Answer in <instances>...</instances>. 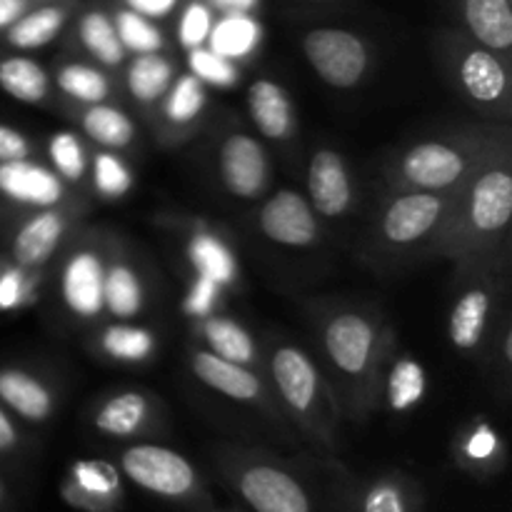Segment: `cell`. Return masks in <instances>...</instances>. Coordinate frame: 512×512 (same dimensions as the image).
<instances>
[{
  "label": "cell",
  "instance_id": "cell-21",
  "mask_svg": "<svg viewBox=\"0 0 512 512\" xmlns=\"http://www.w3.org/2000/svg\"><path fill=\"white\" fill-rule=\"evenodd\" d=\"M308 203L323 220H340L358 200L353 173L335 148H318L308 160Z\"/></svg>",
  "mask_w": 512,
  "mask_h": 512
},
{
  "label": "cell",
  "instance_id": "cell-12",
  "mask_svg": "<svg viewBox=\"0 0 512 512\" xmlns=\"http://www.w3.org/2000/svg\"><path fill=\"white\" fill-rule=\"evenodd\" d=\"M300 48L315 75L335 90L358 88L375 63L370 40L358 30L338 28V25L305 30Z\"/></svg>",
  "mask_w": 512,
  "mask_h": 512
},
{
  "label": "cell",
  "instance_id": "cell-8",
  "mask_svg": "<svg viewBox=\"0 0 512 512\" xmlns=\"http://www.w3.org/2000/svg\"><path fill=\"white\" fill-rule=\"evenodd\" d=\"M453 193H425V190L388 193L370 223L365 255L385 265L428 258L430 245L448 218Z\"/></svg>",
  "mask_w": 512,
  "mask_h": 512
},
{
  "label": "cell",
  "instance_id": "cell-27",
  "mask_svg": "<svg viewBox=\"0 0 512 512\" xmlns=\"http://www.w3.org/2000/svg\"><path fill=\"white\" fill-rule=\"evenodd\" d=\"M463 33L500 55L512 53V0H445Z\"/></svg>",
  "mask_w": 512,
  "mask_h": 512
},
{
  "label": "cell",
  "instance_id": "cell-37",
  "mask_svg": "<svg viewBox=\"0 0 512 512\" xmlns=\"http://www.w3.org/2000/svg\"><path fill=\"white\" fill-rule=\"evenodd\" d=\"M108 10L125 53H155L165 48V35L153 18L128 8L123 0H108Z\"/></svg>",
  "mask_w": 512,
  "mask_h": 512
},
{
  "label": "cell",
  "instance_id": "cell-34",
  "mask_svg": "<svg viewBox=\"0 0 512 512\" xmlns=\"http://www.w3.org/2000/svg\"><path fill=\"white\" fill-rule=\"evenodd\" d=\"M55 88L73 105L108 103L115 95V85L105 68L85 60H63L55 68Z\"/></svg>",
  "mask_w": 512,
  "mask_h": 512
},
{
  "label": "cell",
  "instance_id": "cell-22",
  "mask_svg": "<svg viewBox=\"0 0 512 512\" xmlns=\"http://www.w3.org/2000/svg\"><path fill=\"white\" fill-rule=\"evenodd\" d=\"M58 400L53 378L23 365H0V403L15 420L45 425L58 413Z\"/></svg>",
  "mask_w": 512,
  "mask_h": 512
},
{
  "label": "cell",
  "instance_id": "cell-4",
  "mask_svg": "<svg viewBox=\"0 0 512 512\" xmlns=\"http://www.w3.org/2000/svg\"><path fill=\"white\" fill-rule=\"evenodd\" d=\"M265 355V378L288 418L320 455L340 453V410L320 365L295 343L275 340Z\"/></svg>",
  "mask_w": 512,
  "mask_h": 512
},
{
  "label": "cell",
  "instance_id": "cell-16",
  "mask_svg": "<svg viewBox=\"0 0 512 512\" xmlns=\"http://www.w3.org/2000/svg\"><path fill=\"white\" fill-rule=\"evenodd\" d=\"M215 165H218L220 183L230 198L253 203V200L263 198L268 190L270 173H273L268 150L255 135L245 133V130H228L220 138Z\"/></svg>",
  "mask_w": 512,
  "mask_h": 512
},
{
  "label": "cell",
  "instance_id": "cell-15",
  "mask_svg": "<svg viewBox=\"0 0 512 512\" xmlns=\"http://www.w3.org/2000/svg\"><path fill=\"white\" fill-rule=\"evenodd\" d=\"M168 423L163 403L155 393L140 388L115 390L90 410V428L115 443H140L160 435Z\"/></svg>",
  "mask_w": 512,
  "mask_h": 512
},
{
  "label": "cell",
  "instance_id": "cell-41",
  "mask_svg": "<svg viewBox=\"0 0 512 512\" xmlns=\"http://www.w3.org/2000/svg\"><path fill=\"white\" fill-rule=\"evenodd\" d=\"M90 193L100 195L105 200L125 198L133 190V173L128 163L115 150H98L90 158Z\"/></svg>",
  "mask_w": 512,
  "mask_h": 512
},
{
  "label": "cell",
  "instance_id": "cell-39",
  "mask_svg": "<svg viewBox=\"0 0 512 512\" xmlns=\"http://www.w3.org/2000/svg\"><path fill=\"white\" fill-rule=\"evenodd\" d=\"M260 38L258 23L248 18V13H225L208 35V48L225 58L235 60L248 55Z\"/></svg>",
  "mask_w": 512,
  "mask_h": 512
},
{
  "label": "cell",
  "instance_id": "cell-23",
  "mask_svg": "<svg viewBox=\"0 0 512 512\" xmlns=\"http://www.w3.org/2000/svg\"><path fill=\"white\" fill-rule=\"evenodd\" d=\"M258 228L270 243L283 248H310L320 240V218L298 190H278L263 203Z\"/></svg>",
  "mask_w": 512,
  "mask_h": 512
},
{
  "label": "cell",
  "instance_id": "cell-30",
  "mask_svg": "<svg viewBox=\"0 0 512 512\" xmlns=\"http://www.w3.org/2000/svg\"><path fill=\"white\" fill-rule=\"evenodd\" d=\"M175 78H178V70L163 50L133 55L123 70L125 93L143 113H153L158 108Z\"/></svg>",
  "mask_w": 512,
  "mask_h": 512
},
{
  "label": "cell",
  "instance_id": "cell-24",
  "mask_svg": "<svg viewBox=\"0 0 512 512\" xmlns=\"http://www.w3.org/2000/svg\"><path fill=\"white\" fill-rule=\"evenodd\" d=\"M450 455L455 468L483 483L498 478L508 468V445L498 428L485 418L470 420L458 430L450 445Z\"/></svg>",
  "mask_w": 512,
  "mask_h": 512
},
{
  "label": "cell",
  "instance_id": "cell-17",
  "mask_svg": "<svg viewBox=\"0 0 512 512\" xmlns=\"http://www.w3.org/2000/svg\"><path fill=\"white\" fill-rule=\"evenodd\" d=\"M60 500L78 512H120L125 508L118 465L98 458L73 460L60 480Z\"/></svg>",
  "mask_w": 512,
  "mask_h": 512
},
{
  "label": "cell",
  "instance_id": "cell-10",
  "mask_svg": "<svg viewBox=\"0 0 512 512\" xmlns=\"http://www.w3.org/2000/svg\"><path fill=\"white\" fill-rule=\"evenodd\" d=\"M110 233L105 228H75L65 240L55 275V290L65 313L78 323H95L105 315L103 283Z\"/></svg>",
  "mask_w": 512,
  "mask_h": 512
},
{
  "label": "cell",
  "instance_id": "cell-14",
  "mask_svg": "<svg viewBox=\"0 0 512 512\" xmlns=\"http://www.w3.org/2000/svg\"><path fill=\"white\" fill-rule=\"evenodd\" d=\"M333 488V505L338 512H425L423 485L403 470L355 478L340 468Z\"/></svg>",
  "mask_w": 512,
  "mask_h": 512
},
{
  "label": "cell",
  "instance_id": "cell-2",
  "mask_svg": "<svg viewBox=\"0 0 512 512\" xmlns=\"http://www.w3.org/2000/svg\"><path fill=\"white\" fill-rule=\"evenodd\" d=\"M512 143L495 150L453 193L448 218L425 260H448L453 268L473 263L510 243Z\"/></svg>",
  "mask_w": 512,
  "mask_h": 512
},
{
  "label": "cell",
  "instance_id": "cell-31",
  "mask_svg": "<svg viewBox=\"0 0 512 512\" xmlns=\"http://www.w3.org/2000/svg\"><path fill=\"white\" fill-rule=\"evenodd\" d=\"M70 118L78 123L80 133L98 145L100 150H125L135 143L138 138V128L130 120V115L123 108L108 103H93V105H73L70 108Z\"/></svg>",
  "mask_w": 512,
  "mask_h": 512
},
{
  "label": "cell",
  "instance_id": "cell-44",
  "mask_svg": "<svg viewBox=\"0 0 512 512\" xmlns=\"http://www.w3.org/2000/svg\"><path fill=\"white\" fill-rule=\"evenodd\" d=\"M30 455V440L23 433L18 420L3 408L0 403V465L5 468H15V465L25 463Z\"/></svg>",
  "mask_w": 512,
  "mask_h": 512
},
{
  "label": "cell",
  "instance_id": "cell-43",
  "mask_svg": "<svg viewBox=\"0 0 512 512\" xmlns=\"http://www.w3.org/2000/svg\"><path fill=\"white\" fill-rule=\"evenodd\" d=\"M215 23V10L205 0H190L185 5L178 23V38L183 48H198L208 43V35Z\"/></svg>",
  "mask_w": 512,
  "mask_h": 512
},
{
  "label": "cell",
  "instance_id": "cell-50",
  "mask_svg": "<svg viewBox=\"0 0 512 512\" xmlns=\"http://www.w3.org/2000/svg\"><path fill=\"white\" fill-rule=\"evenodd\" d=\"M0 512H15V498L10 485L5 483L3 473H0Z\"/></svg>",
  "mask_w": 512,
  "mask_h": 512
},
{
  "label": "cell",
  "instance_id": "cell-52",
  "mask_svg": "<svg viewBox=\"0 0 512 512\" xmlns=\"http://www.w3.org/2000/svg\"><path fill=\"white\" fill-rule=\"evenodd\" d=\"M205 512H243V510H205Z\"/></svg>",
  "mask_w": 512,
  "mask_h": 512
},
{
  "label": "cell",
  "instance_id": "cell-46",
  "mask_svg": "<svg viewBox=\"0 0 512 512\" xmlns=\"http://www.w3.org/2000/svg\"><path fill=\"white\" fill-rule=\"evenodd\" d=\"M35 158V143L13 125L0 123V163Z\"/></svg>",
  "mask_w": 512,
  "mask_h": 512
},
{
  "label": "cell",
  "instance_id": "cell-1",
  "mask_svg": "<svg viewBox=\"0 0 512 512\" xmlns=\"http://www.w3.org/2000/svg\"><path fill=\"white\" fill-rule=\"evenodd\" d=\"M318 343L340 418L365 423L383 400V378L393 360L395 330L380 310L325 303L315 310Z\"/></svg>",
  "mask_w": 512,
  "mask_h": 512
},
{
  "label": "cell",
  "instance_id": "cell-3",
  "mask_svg": "<svg viewBox=\"0 0 512 512\" xmlns=\"http://www.w3.org/2000/svg\"><path fill=\"white\" fill-rule=\"evenodd\" d=\"M512 143L508 123H473L413 140L385 160L383 183L395 190L453 193L495 150Z\"/></svg>",
  "mask_w": 512,
  "mask_h": 512
},
{
  "label": "cell",
  "instance_id": "cell-51",
  "mask_svg": "<svg viewBox=\"0 0 512 512\" xmlns=\"http://www.w3.org/2000/svg\"><path fill=\"white\" fill-rule=\"evenodd\" d=\"M303 3H313V5H325V3H338V0H303Z\"/></svg>",
  "mask_w": 512,
  "mask_h": 512
},
{
  "label": "cell",
  "instance_id": "cell-6",
  "mask_svg": "<svg viewBox=\"0 0 512 512\" xmlns=\"http://www.w3.org/2000/svg\"><path fill=\"white\" fill-rule=\"evenodd\" d=\"M433 53L445 80L460 100L488 123L512 118V70L508 55L485 48L460 28H440Z\"/></svg>",
  "mask_w": 512,
  "mask_h": 512
},
{
  "label": "cell",
  "instance_id": "cell-19",
  "mask_svg": "<svg viewBox=\"0 0 512 512\" xmlns=\"http://www.w3.org/2000/svg\"><path fill=\"white\" fill-rule=\"evenodd\" d=\"M148 295V278L140 260L133 255V248L110 233L103 283L105 315L113 320H135L143 315Z\"/></svg>",
  "mask_w": 512,
  "mask_h": 512
},
{
  "label": "cell",
  "instance_id": "cell-26",
  "mask_svg": "<svg viewBox=\"0 0 512 512\" xmlns=\"http://www.w3.org/2000/svg\"><path fill=\"white\" fill-rule=\"evenodd\" d=\"M80 5L83 0H50L38 5L0 33V45L18 53L45 48L65 33Z\"/></svg>",
  "mask_w": 512,
  "mask_h": 512
},
{
  "label": "cell",
  "instance_id": "cell-28",
  "mask_svg": "<svg viewBox=\"0 0 512 512\" xmlns=\"http://www.w3.org/2000/svg\"><path fill=\"white\" fill-rule=\"evenodd\" d=\"M248 115L258 133L273 143H288L298 135V115L288 90L270 78H255L245 95Z\"/></svg>",
  "mask_w": 512,
  "mask_h": 512
},
{
  "label": "cell",
  "instance_id": "cell-35",
  "mask_svg": "<svg viewBox=\"0 0 512 512\" xmlns=\"http://www.w3.org/2000/svg\"><path fill=\"white\" fill-rule=\"evenodd\" d=\"M188 258L195 275L218 283L220 288L233 285L238 275V263L230 245L218 233L208 228H195L188 238Z\"/></svg>",
  "mask_w": 512,
  "mask_h": 512
},
{
  "label": "cell",
  "instance_id": "cell-33",
  "mask_svg": "<svg viewBox=\"0 0 512 512\" xmlns=\"http://www.w3.org/2000/svg\"><path fill=\"white\" fill-rule=\"evenodd\" d=\"M95 350L113 363H148L158 353V338L153 330L133 325V320H115L95 335Z\"/></svg>",
  "mask_w": 512,
  "mask_h": 512
},
{
  "label": "cell",
  "instance_id": "cell-36",
  "mask_svg": "<svg viewBox=\"0 0 512 512\" xmlns=\"http://www.w3.org/2000/svg\"><path fill=\"white\" fill-rule=\"evenodd\" d=\"M45 270L25 268L0 253V315L30 308L43 295Z\"/></svg>",
  "mask_w": 512,
  "mask_h": 512
},
{
  "label": "cell",
  "instance_id": "cell-29",
  "mask_svg": "<svg viewBox=\"0 0 512 512\" xmlns=\"http://www.w3.org/2000/svg\"><path fill=\"white\" fill-rule=\"evenodd\" d=\"M195 338L203 343L205 350H210L218 358L243 365V368H253L265 375L263 350H260L253 333L243 328L238 320L215 313L205 315V318H198V323H195Z\"/></svg>",
  "mask_w": 512,
  "mask_h": 512
},
{
  "label": "cell",
  "instance_id": "cell-32",
  "mask_svg": "<svg viewBox=\"0 0 512 512\" xmlns=\"http://www.w3.org/2000/svg\"><path fill=\"white\" fill-rule=\"evenodd\" d=\"M0 90L25 105H48L53 98L50 73L18 50H0Z\"/></svg>",
  "mask_w": 512,
  "mask_h": 512
},
{
  "label": "cell",
  "instance_id": "cell-20",
  "mask_svg": "<svg viewBox=\"0 0 512 512\" xmlns=\"http://www.w3.org/2000/svg\"><path fill=\"white\" fill-rule=\"evenodd\" d=\"M208 110V90L193 73L178 75L158 108L153 110V130L160 145L173 148L198 133Z\"/></svg>",
  "mask_w": 512,
  "mask_h": 512
},
{
  "label": "cell",
  "instance_id": "cell-40",
  "mask_svg": "<svg viewBox=\"0 0 512 512\" xmlns=\"http://www.w3.org/2000/svg\"><path fill=\"white\" fill-rule=\"evenodd\" d=\"M425 393V370L420 368L415 360L400 358L390 360L388 370H385L383 378V398L388 400L390 410H398V413H405V410L413 408Z\"/></svg>",
  "mask_w": 512,
  "mask_h": 512
},
{
  "label": "cell",
  "instance_id": "cell-48",
  "mask_svg": "<svg viewBox=\"0 0 512 512\" xmlns=\"http://www.w3.org/2000/svg\"><path fill=\"white\" fill-rule=\"evenodd\" d=\"M123 3L138 13L148 15V18H160V15H168L178 0H123Z\"/></svg>",
  "mask_w": 512,
  "mask_h": 512
},
{
  "label": "cell",
  "instance_id": "cell-38",
  "mask_svg": "<svg viewBox=\"0 0 512 512\" xmlns=\"http://www.w3.org/2000/svg\"><path fill=\"white\" fill-rule=\"evenodd\" d=\"M45 155H48L50 170H53L65 185L80 188V185L88 180L90 153L75 130H58V133H50L48 143H45Z\"/></svg>",
  "mask_w": 512,
  "mask_h": 512
},
{
  "label": "cell",
  "instance_id": "cell-13",
  "mask_svg": "<svg viewBox=\"0 0 512 512\" xmlns=\"http://www.w3.org/2000/svg\"><path fill=\"white\" fill-rule=\"evenodd\" d=\"M188 368L190 375L213 393H220L223 398L233 400V403L260 410L265 418L273 420L275 428H290L288 418H285L283 408H280L278 398L273 393V385L258 370L228 363V360L205 350L203 345H193L188 350Z\"/></svg>",
  "mask_w": 512,
  "mask_h": 512
},
{
  "label": "cell",
  "instance_id": "cell-49",
  "mask_svg": "<svg viewBox=\"0 0 512 512\" xmlns=\"http://www.w3.org/2000/svg\"><path fill=\"white\" fill-rule=\"evenodd\" d=\"M205 3L220 13H250L258 0H205Z\"/></svg>",
  "mask_w": 512,
  "mask_h": 512
},
{
  "label": "cell",
  "instance_id": "cell-11",
  "mask_svg": "<svg viewBox=\"0 0 512 512\" xmlns=\"http://www.w3.org/2000/svg\"><path fill=\"white\" fill-rule=\"evenodd\" d=\"M85 213H88V200L80 195L53 208L13 210L5 233V255L25 268L45 270V265L55 260L65 240L78 228Z\"/></svg>",
  "mask_w": 512,
  "mask_h": 512
},
{
  "label": "cell",
  "instance_id": "cell-47",
  "mask_svg": "<svg viewBox=\"0 0 512 512\" xmlns=\"http://www.w3.org/2000/svg\"><path fill=\"white\" fill-rule=\"evenodd\" d=\"M43 3H50V0H0V33Z\"/></svg>",
  "mask_w": 512,
  "mask_h": 512
},
{
  "label": "cell",
  "instance_id": "cell-42",
  "mask_svg": "<svg viewBox=\"0 0 512 512\" xmlns=\"http://www.w3.org/2000/svg\"><path fill=\"white\" fill-rule=\"evenodd\" d=\"M190 73L205 85H218V88H230V85L238 83L240 70L235 65V60L225 58V55L215 53L208 45H198V48H190Z\"/></svg>",
  "mask_w": 512,
  "mask_h": 512
},
{
  "label": "cell",
  "instance_id": "cell-5",
  "mask_svg": "<svg viewBox=\"0 0 512 512\" xmlns=\"http://www.w3.org/2000/svg\"><path fill=\"white\" fill-rule=\"evenodd\" d=\"M455 300L448 313V340L468 358L488 360L500 318L510 308V243L453 268Z\"/></svg>",
  "mask_w": 512,
  "mask_h": 512
},
{
  "label": "cell",
  "instance_id": "cell-25",
  "mask_svg": "<svg viewBox=\"0 0 512 512\" xmlns=\"http://www.w3.org/2000/svg\"><path fill=\"white\" fill-rule=\"evenodd\" d=\"M70 45L85 58L93 60L100 68H120L128 60L123 43L115 33L113 18H110L108 3H85L78 8V13L70 20Z\"/></svg>",
  "mask_w": 512,
  "mask_h": 512
},
{
  "label": "cell",
  "instance_id": "cell-18",
  "mask_svg": "<svg viewBox=\"0 0 512 512\" xmlns=\"http://www.w3.org/2000/svg\"><path fill=\"white\" fill-rule=\"evenodd\" d=\"M78 193L70 190L48 165L35 158L0 163V203L13 210H38L70 203Z\"/></svg>",
  "mask_w": 512,
  "mask_h": 512
},
{
  "label": "cell",
  "instance_id": "cell-45",
  "mask_svg": "<svg viewBox=\"0 0 512 512\" xmlns=\"http://www.w3.org/2000/svg\"><path fill=\"white\" fill-rule=\"evenodd\" d=\"M218 298H220V285L213 283V280L195 275L193 288H190L188 298H185V313L193 315V318H205V315L213 313Z\"/></svg>",
  "mask_w": 512,
  "mask_h": 512
},
{
  "label": "cell",
  "instance_id": "cell-7",
  "mask_svg": "<svg viewBox=\"0 0 512 512\" xmlns=\"http://www.w3.org/2000/svg\"><path fill=\"white\" fill-rule=\"evenodd\" d=\"M210 455L225 488L253 512H318L313 490L288 460L235 443H218Z\"/></svg>",
  "mask_w": 512,
  "mask_h": 512
},
{
  "label": "cell",
  "instance_id": "cell-9",
  "mask_svg": "<svg viewBox=\"0 0 512 512\" xmlns=\"http://www.w3.org/2000/svg\"><path fill=\"white\" fill-rule=\"evenodd\" d=\"M118 470L153 498L185 510H210V493L200 470L168 445L153 440L128 443L118 453Z\"/></svg>",
  "mask_w": 512,
  "mask_h": 512
}]
</instances>
